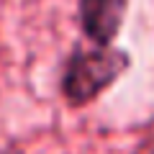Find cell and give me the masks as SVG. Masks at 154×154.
<instances>
[{"label":"cell","instance_id":"cell-1","mask_svg":"<svg viewBox=\"0 0 154 154\" xmlns=\"http://www.w3.org/2000/svg\"><path fill=\"white\" fill-rule=\"evenodd\" d=\"M134 59L121 46H93L77 41L64 54L57 77V93L69 110H85L128 75Z\"/></svg>","mask_w":154,"mask_h":154},{"label":"cell","instance_id":"cell-2","mask_svg":"<svg viewBox=\"0 0 154 154\" xmlns=\"http://www.w3.org/2000/svg\"><path fill=\"white\" fill-rule=\"evenodd\" d=\"M131 0H77V26L85 44L116 46Z\"/></svg>","mask_w":154,"mask_h":154}]
</instances>
